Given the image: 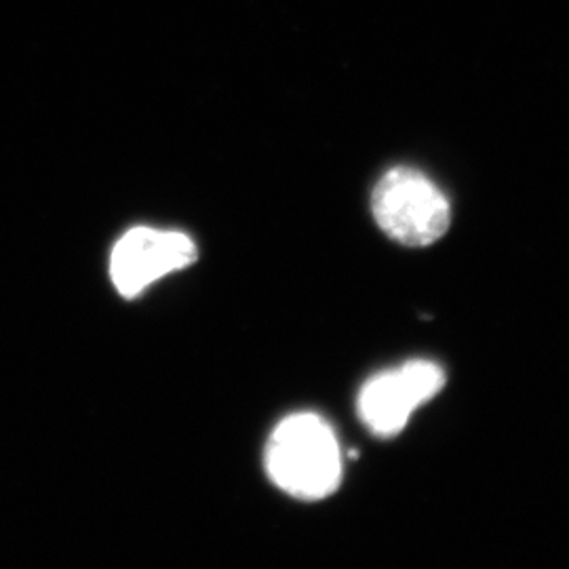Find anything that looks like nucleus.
I'll list each match as a JSON object with an SVG mask.
<instances>
[{
  "mask_svg": "<svg viewBox=\"0 0 569 569\" xmlns=\"http://www.w3.org/2000/svg\"><path fill=\"white\" fill-rule=\"evenodd\" d=\"M342 449L319 413L284 418L268 439L266 470L272 483L300 500L331 496L342 481Z\"/></svg>",
  "mask_w": 569,
  "mask_h": 569,
  "instance_id": "obj_1",
  "label": "nucleus"
},
{
  "mask_svg": "<svg viewBox=\"0 0 569 569\" xmlns=\"http://www.w3.org/2000/svg\"><path fill=\"white\" fill-rule=\"evenodd\" d=\"M446 387L443 367L432 361H407L371 380L359 395V418L376 437H395L407 427L418 407Z\"/></svg>",
  "mask_w": 569,
  "mask_h": 569,
  "instance_id": "obj_3",
  "label": "nucleus"
},
{
  "mask_svg": "<svg viewBox=\"0 0 569 569\" xmlns=\"http://www.w3.org/2000/svg\"><path fill=\"white\" fill-rule=\"evenodd\" d=\"M197 262V244L176 230L140 226L122 234L110 253V279L122 298H136L171 272Z\"/></svg>",
  "mask_w": 569,
  "mask_h": 569,
  "instance_id": "obj_4",
  "label": "nucleus"
},
{
  "mask_svg": "<svg viewBox=\"0 0 569 569\" xmlns=\"http://www.w3.org/2000/svg\"><path fill=\"white\" fill-rule=\"evenodd\" d=\"M371 211L382 232L406 247L437 243L451 224L446 192L413 167H392L371 192Z\"/></svg>",
  "mask_w": 569,
  "mask_h": 569,
  "instance_id": "obj_2",
  "label": "nucleus"
}]
</instances>
